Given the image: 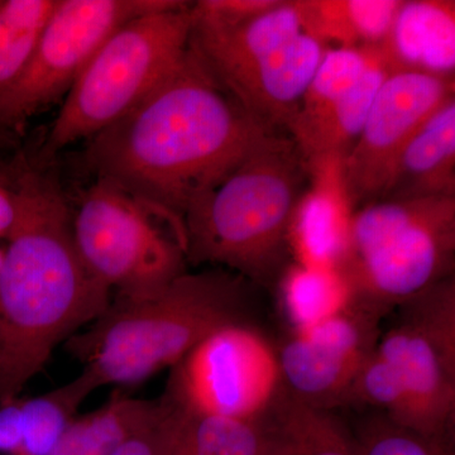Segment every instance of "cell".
Here are the masks:
<instances>
[{
  "label": "cell",
  "instance_id": "cell-6",
  "mask_svg": "<svg viewBox=\"0 0 455 455\" xmlns=\"http://www.w3.org/2000/svg\"><path fill=\"white\" fill-rule=\"evenodd\" d=\"M455 197L377 200L353 212L341 274L385 314L454 276Z\"/></svg>",
  "mask_w": 455,
  "mask_h": 455
},
{
  "label": "cell",
  "instance_id": "cell-5",
  "mask_svg": "<svg viewBox=\"0 0 455 455\" xmlns=\"http://www.w3.org/2000/svg\"><path fill=\"white\" fill-rule=\"evenodd\" d=\"M191 5L155 12L113 32L66 94L36 155L51 164L66 147L118 122L163 84L190 47Z\"/></svg>",
  "mask_w": 455,
  "mask_h": 455
},
{
  "label": "cell",
  "instance_id": "cell-24",
  "mask_svg": "<svg viewBox=\"0 0 455 455\" xmlns=\"http://www.w3.org/2000/svg\"><path fill=\"white\" fill-rule=\"evenodd\" d=\"M92 392L95 388L85 374L80 373L55 390L20 398L22 445L18 455H50Z\"/></svg>",
  "mask_w": 455,
  "mask_h": 455
},
{
  "label": "cell",
  "instance_id": "cell-18",
  "mask_svg": "<svg viewBox=\"0 0 455 455\" xmlns=\"http://www.w3.org/2000/svg\"><path fill=\"white\" fill-rule=\"evenodd\" d=\"M392 71L379 49L376 59L358 82L315 130L296 145L307 167L329 158L344 160L361 134L377 92Z\"/></svg>",
  "mask_w": 455,
  "mask_h": 455
},
{
  "label": "cell",
  "instance_id": "cell-7",
  "mask_svg": "<svg viewBox=\"0 0 455 455\" xmlns=\"http://www.w3.org/2000/svg\"><path fill=\"white\" fill-rule=\"evenodd\" d=\"M161 221L118 185L95 179L73 218L75 245L90 274L110 291L145 295L188 272L184 248Z\"/></svg>",
  "mask_w": 455,
  "mask_h": 455
},
{
  "label": "cell",
  "instance_id": "cell-15",
  "mask_svg": "<svg viewBox=\"0 0 455 455\" xmlns=\"http://www.w3.org/2000/svg\"><path fill=\"white\" fill-rule=\"evenodd\" d=\"M301 32L295 2L280 0L271 11L235 27L203 25L193 20L190 46L209 73L226 88Z\"/></svg>",
  "mask_w": 455,
  "mask_h": 455
},
{
  "label": "cell",
  "instance_id": "cell-3",
  "mask_svg": "<svg viewBox=\"0 0 455 455\" xmlns=\"http://www.w3.org/2000/svg\"><path fill=\"white\" fill-rule=\"evenodd\" d=\"M250 281L224 268L185 272L140 296H112L85 331L65 341L95 391L134 386L178 364L221 326L248 323Z\"/></svg>",
  "mask_w": 455,
  "mask_h": 455
},
{
  "label": "cell",
  "instance_id": "cell-8",
  "mask_svg": "<svg viewBox=\"0 0 455 455\" xmlns=\"http://www.w3.org/2000/svg\"><path fill=\"white\" fill-rule=\"evenodd\" d=\"M185 4L180 0H56L22 76L0 101V146L16 142L33 116L68 94L119 27Z\"/></svg>",
  "mask_w": 455,
  "mask_h": 455
},
{
  "label": "cell",
  "instance_id": "cell-13",
  "mask_svg": "<svg viewBox=\"0 0 455 455\" xmlns=\"http://www.w3.org/2000/svg\"><path fill=\"white\" fill-rule=\"evenodd\" d=\"M328 47L301 32L228 84L226 92L269 130L287 128Z\"/></svg>",
  "mask_w": 455,
  "mask_h": 455
},
{
  "label": "cell",
  "instance_id": "cell-2",
  "mask_svg": "<svg viewBox=\"0 0 455 455\" xmlns=\"http://www.w3.org/2000/svg\"><path fill=\"white\" fill-rule=\"evenodd\" d=\"M0 187L14 208L0 269V403H7L60 344L107 310L112 291L77 253L74 214L53 163L23 149L0 156Z\"/></svg>",
  "mask_w": 455,
  "mask_h": 455
},
{
  "label": "cell",
  "instance_id": "cell-9",
  "mask_svg": "<svg viewBox=\"0 0 455 455\" xmlns=\"http://www.w3.org/2000/svg\"><path fill=\"white\" fill-rule=\"evenodd\" d=\"M284 388L276 347L250 323L221 326L171 368L164 397L182 412L272 415Z\"/></svg>",
  "mask_w": 455,
  "mask_h": 455
},
{
  "label": "cell",
  "instance_id": "cell-31",
  "mask_svg": "<svg viewBox=\"0 0 455 455\" xmlns=\"http://www.w3.org/2000/svg\"><path fill=\"white\" fill-rule=\"evenodd\" d=\"M3 259H4V248H0V269H2Z\"/></svg>",
  "mask_w": 455,
  "mask_h": 455
},
{
  "label": "cell",
  "instance_id": "cell-23",
  "mask_svg": "<svg viewBox=\"0 0 455 455\" xmlns=\"http://www.w3.org/2000/svg\"><path fill=\"white\" fill-rule=\"evenodd\" d=\"M286 455H361L357 439L328 410L305 405L287 395L272 412Z\"/></svg>",
  "mask_w": 455,
  "mask_h": 455
},
{
  "label": "cell",
  "instance_id": "cell-21",
  "mask_svg": "<svg viewBox=\"0 0 455 455\" xmlns=\"http://www.w3.org/2000/svg\"><path fill=\"white\" fill-rule=\"evenodd\" d=\"M374 47H339L326 50L298 112L287 125L295 145L302 142L331 112L376 59Z\"/></svg>",
  "mask_w": 455,
  "mask_h": 455
},
{
  "label": "cell",
  "instance_id": "cell-11",
  "mask_svg": "<svg viewBox=\"0 0 455 455\" xmlns=\"http://www.w3.org/2000/svg\"><path fill=\"white\" fill-rule=\"evenodd\" d=\"M454 92V77L414 71H392L386 77L358 140L341 163L353 211L381 199L398 156Z\"/></svg>",
  "mask_w": 455,
  "mask_h": 455
},
{
  "label": "cell",
  "instance_id": "cell-4",
  "mask_svg": "<svg viewBox=\"0 0 455 455\" xmlns=\"http://www.w3.org/2000/svg\"><path fill=\"white\" fill-rule=\"evenodd\" d=\"M309 169L277 132L184 218L187 259L218 266L252 283H277L289 267L290 230Z\"/></svg>",
  "mask_w": 455,
  "mask_h": 455
},
{
  "label": "cell",
  "instance_id": "cell-29",
  "mask_svg": "<svg viewBox=\"0 0 455 455\" xmlns=\"http://www.w3.org/2000/svg\"><path fill=\"white\" fill-rule=\"evenodd\" d=\"M14 223V208L7 191L0 187V238L7 239Z\"/></svg>",
  "mask_w": 455,
  "mask_h": 455
},
{
  "label": "cell",
  "instance_id": "cell-19",
  "mask_svg": "<svg viewBox=\"0 0 455 455\" xmlns=\"http://www.w3.org/2000/svg\"><path fill=\"white\" fill-rule=\"evenodd\" d=\"M160 401L116 392L104 405L75 419L50 455H107L121 440L148 424Z\"/></svg>",
  "mask_w": 455,
  "mask_h": 455
},
{
  "label": "cell",
  "instance_id": "cell-26",
  "mask_svg": "<svg viewBox=\"0 0 455 455\" xmlns=\"http://www.w3.org/2000/svg\"><path fill=\"white\" fill-rule=\"evenodd\" d=\"M348 47L379 49L387 38L403 0H340Z\"/></svg>",
  "mask_w": 455,
  "mask_h": 455
},
{
  "label": "cell",
  "instance_id": "cell-32",
  "mask_svg": "<svg viewBox=\"0 0 455 455\" xmlns=\"http://www.w3.org/2000/svg\"><path fill=\"white\" fill-rule=\"evenodd\" d=\"M3 2H4V0H0V7H2Z\"/></svg>",
  "mask_w": 455,
  "mask_h": 455
},
{
  "label": "cell",
  "instance_id": "cell-17",
  "mask_svg": "<svg viewBox=\"0 0 455 455\" xmlns=\"http://www.w3.org/2000/svg\"><path fill=\"white\" fill-rule=\"evenodd\" d=\"M425 197H455V98L409 140L379 200Z\"/></svg>",
  "mask_w": 455,
  "mask_h": 455
},
{
  "label": "cell",
  "instance_id": "cell-25",
  "mask_svg": "<svg viewBox=\"0 0 455 455\" xmlns=\"http://www.w3.org/2000/svg\"><path fill=\"white\" fill-rule=\"evenodd\" d=\"M355 439L361 455H455L454 439L423 435L379 412L362 421Z\"/></svg>",
  "mask_w": 455,
  "mask_h": 455
},
{
  "label": "cell",
  "instance_id": "cell-22",
  "mask_svg": "<svg viewBox=\"0 0 455 455\" xmlns=\"http://www.w3.org/2000/svg\"><path fill=\"white\" fill-rule=\"evenodd\" d=\"M179 410V409H178ZM180 412L185 438L205 455H286L274 418L235 419Z\"/></svg>",
  "mask_w": 455,
  "mask_h": 455
},
{
  "label": "cell",
  "instance_id": "cell-1",
  "mask_svg": "<svg viewBox=\"0 0 455 455\" xmlns=\"http://www.w3.org/2000/svg\"><path fill=\"white\" fill-rule=\"evenodd\" d=\"M188 47L179 68L118 122L86 140L84 166L130 193L184 245V218L269 134Z\"/></svg>",
  "mask_w": 455,
  "mask_h": 455
},
{
  "label": "cell",
  "instance_id": "cell-27",
  "mask_svg": "<svg viewBox=\"0 0 455 455\" xmlns=\"http://www.w3.org/2000/svg\"><path fill=\"white\" fill-rule=\"evenodd\" d=\"M178 427V409L161 397L158 414L145 427L125 436L107 455H169Z\"/></svg>",
  "mask_w": 455,
  "mask_h": 455
},
{
  "label": "cell",
  "instance_id": "cell-10",
  "mask_svg": "<svg viewBox=\"0 0 455 455\" xmlns=\"http://www.w3.org/2000/svg\"><path fill=\"white\" fill-rule=\"evenodd\" d=\"M396 322L376 350L396 373L411 403L412 430L454 439L455 280L427 287L397 307Z\"/></svg>",
  "mask_w": 455,
  "mask_h": 455
},
{
  "label": "cell",
  "instance_id": "cell-30",
  "mask_svg": "<svg viewBox=\"0 0 455 455\" xmlns=\"http://www.w3.org/2000/svg\"><path fill=\"white\" fill-rule=\"evenodd\" d=\"M169 455H205L203 454L199 449L194 447V445L185 438L184 434L181 433V427H180V412L178 433H176L175 440H173V444L172 447H171Z\"/></svg>",
  "mask_w": 455,
  "mask_h": 455
},
{
  "label": "cell",
  "instance_id": "cell-28",
  "mask_svg": "<svg viewBox=\"0 0 455 455\" xmlns=\"http://www.w3.org/2000/svg\"><path fill=\"white\" fill-rule=\"evenodd\" d=\"M40 31L41 28L18 33L0 46V101L22 76Z\"/></svg>",
  "mask_w": 455,
  "mask_h": 455
},
{
  "label": "cell",
  "instance_id": "cell-20",
  "mask_svg": "<svg viewBox=\"0 0 455 455\" xmlns=\"http://www.w3.org/2000/svg\"><path fill=\"white\" fill-rule=\"evenodd\" d=\"M281 307L291 331H305L348 309L355 300L340 271L290 265L278 280Z\"/></svg>",
  "mask_w": 455,
  "mask_h": 455
},
{
  "label": "cell",
  "instance_id": "cell-14",
  "mask_svg": "<svg viewBox=\"0 0 455 455\" xmlns=\"http://www.w3.org/2000/svg\"><path fill=\"white\" fill-rule=\"evenodd\" d=\"M343 160L310 164L314 190L302 196L290 230V250L298 265L341 271L348 253L353 208L341 175Z\"/></svg>",
  "mask_w": 455,
  "mask_h": 455
},
{
  "label": "cell",
  "instance_id": "cell-16",
  "mask_svg": "<svg viewBox=\"0 0 455 455\" xmlns=\"http://www.w3.org/2000/svg\"><path fill=\"white\" fill-rule=\"evenodd\" d=\"M379 49L394 71L454 77L455 2L403 0Z\"/></svg>",
  "mask_w": 455,
  "mask_h": 455
},
{
  "label": "cell",
  "instance_id": "cell-12",
  "mask_svg": "<svg viewBox=\"0 0 455 455\" xmlns=\"http://www.w3.org/2000/svg\"><path fill=\"white\" fill-rule=\"evenodd\" d=\"M383 314L366 302L300 331L277 347L284 391L316 409L348 403L359 371L379 343Z\"/></svg>",
  "mask_w": 455,
  "mask_h": 455
}]
</instances>
